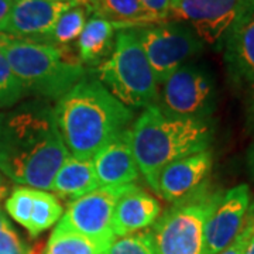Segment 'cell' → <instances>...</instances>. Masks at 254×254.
Here are the masks:
<instances>
[{"mask_svg": "<svg viewBox=\"0 0 254 254\" xmlns=\"http://www.w3.org/2000/svg\"><path fill=\"white\" fill-rule=\"evenodd\" d=\"M69 155L47 100L0 112V174L10 181L50 190Z\"/></svg>", "mask_w": 254, "mask_h": 254, "instance_id": "6da1fadb", "label": "cell"}, {"mask_svg": "<svg viewBox=\"0 0 254 254\" xmlns=\"http://www.w3.org/2000/svg\"><path fill=\"white\" fill-rule=\"evenodd\" d=\"M54 116L69 154L92 160L128 128L134 113L96 76H83L57 100Z\"/></svg>", "mask_w": 254, "mask_h": 254, "instance_id": "7a4b0ae2", "label": "cell"}, {"mask_svg": "<svg viewBox=\"0 0 254 254\" xmlns=\"http://www.w3.org/2000/svg\"><path fill=\"white\" fill-rule=\"evenodd\" d=\"M128 130L138 171L155 193L158 175L165 165L209 150L213 138L209 120L170 118L157 105L145 108Z\"/></svg>", "mask_w": 254, "mask_h": 254, "instance_id": "3957f363", "label": "cell"}, {"mask_svg": "<svg viewBox=\"0 0 254 254\" xmlns=\"http://www.w3.org/2000/svg\"><path fill=\"white\" fill-rule=\"evenodd\" d=\"M0 51L26 95L43 100H58L85 76L83 65L68 47L0 33Z\"/></svg>", "mask_w": 254, "mask_h": 254, "instance_id": "277c9868", "label": "cell"}, {"mask_svg": "<svg viewBox=\"0 0 254 254\" xmlns=\"http://www.w3.org/2000/svg\"><path fill=\"white\" fill-rule=\"evenodd\" d=\"M95 73L105 88L130 109H145L158 102V83L134 30L119 31L112 54Z\"/></svg>", "mask_w": 254, "mask_h": 254, "instance_id": "5b68a950", "label": "cell"}, {"mask_svg": "<svg viewBox=\"0 0 254 254\" xmlns=\"http://www.w3.org/2000/svg\"><path fill=\"white\" fill-rule=\"evenodd\" d=\"M222 193L205 184L158 218L151 229L155 254H205V225Z\"/></svg>", "mask_w": 254, "mask_h": 254, "instance_id": "8992f818", "label": "cell"}, {"mask_svg": "<svg viewBox=\"0 0 254 254\" xmlns=\"http://www.w3.org/2000/svg\"><path fill=\"white\" fill-rule=\"evenodd\" d=\"M215 99L212 75L198 65L184 64L163 83L158 108L170 118L209 120Z\"/></svg>", "mask_w": 254, "mask_h": 254, "instance_id": "52a82bcc", "label": "cell"}, {"mask_svg": "<svg viewBox=\"0 0 254 254\" xmlns=\"http://www.w3.org/2000/svg\"><path fill=\"white\" fill-rule=\"evenodd\" d=\"M137 37L154 72L158 85L190 58L202 53L205 44L188 26L180 23H161L150 27L137 28Z\"/></svg>", "mask_w": 254, "mask_h": 254, "instance_id": "ba28073f", "label": "cell"}, {"mask_svg": "<svg viewBox=\"0 0 254 254\" xmlns=\"http://www.w3.org/2000/svg\"><path fill=\"white\" fill-rule=\"evenodd\" d=\"M126 187L98 188L72 200L57 226L109 247L116 239L113 233L115 208Z\"/></svg>", "mask_w": 254, "mask_h": 254, "instance_id": "9c48e42d", "label": "cell"}, {"mask_svg": "<svg viewBox=\"0 0 254 254\" xmlns=\"http://www.w3.org/2000/svg\"><path fill=\"white\" fill-rule=\"evenodd\" d=\"M243 0H171L168 20L196 34L203 44L220 46L235 23Z\"/></svg>", "mask_w": 254, "mask_h": 254, "instance_id": "30bf717a", "label": "cell"}, {"mask_svg": "<svg viewBox=\"0 0 254 254\" xmlns=\"http://www.w3.org/2000/svg\"><path fill=\"white\" fill-rule=\"evenodd\" d=\"M250 206L249 185L242 184L222 193L205 225V254L222 253L240 233Z\"/></svg>", "mask_w": 254, "mask_h": 254, "instance_id": "8fae6325", "label": "cell"}, {"mask_svg": "<svg viewBox=\"0 0 254 254\" xmlns=\"http://www.w3.org/2000/svg\"><path fill=\"white\" fill-rule=\"evenodd\" d=\"M213 153L199 151L165 165L157 180V193L170 203L190 198L206 184L212 171Z\"/></svg>", "mask_w": 254, "mask_h": 254, "instance_id": "7c38bea8", "label": "cell"}, {"mask_svg": "<svg viewBox=\"0 0 254 254\" xmlns=\"http://www.w3.org/2000/svg\"><path fill=\"white\" fill-rule=\"evenodd\" d=\"M225 63L233 81L254 86V0H243L226 34Z\"/></svg>", "mask_w": 254, "mask_h": 254, "instance_id": "4fadbf2b", "label": "cell"}, {"mask_svg": "<svg viewBox=\"0 0 254 254\" xmlns=\"http://www.w3.org/2000/svg\"><path fill=\"white\" fill-rule=\"evenodd\" d=\"M72 7H75L72 3L50 0H14L4 33L17 38L46 43L58 18Z\"/></svg>", "mask_w": 254, "mask_h": 254, "instance_id": "5bb4252c", "label": "cell"}, {"mask_svg": "<svg viewBox=\"0 0 254 254\" xmlns=\"http://www.w3.org/2000/svg\"><path fill=\"white\" fill-rule=\"evenodd\" d=\"M99 188L126 187L138 178V167L127 128L92 158Z\"/></svg>", "mask_w": 254, "mask_h": 254, "instance_id": "9a60e30c", "label": "cell"}, {"mask_svg": "<svg viewBox=\"0 0 254 254\" xmlns=\"http://www.w3.org/2000/svg\"><path fill=\"white\" fill-rule=\"evenodd\" d=\"M161 206L150 193L134 184L127 185L119 196L113 215V233L123 237L154 225L160 218Z\"/></svg>", "mask_w": 254, "mask_h": 254, "instance_id": "2e32d148", "label": "cell"}, {"mask_svg": "<svg viewBox=\"0 0 254 254\" xmlns=\"http://www.w3.org/2000/svg\"><path fill=\"white\" fill-rule=\"evenodd\" d=\"M99 188L92 160L69 155L57 171L50 192L66 200H76Z\"/></svg>", "mask_w": 254, "mask_h": 254, "instance_id": "e0dca14e", "label": "cell"}, {"mask_svg": "<svg viewBox=\"0 0 254 254\" xmlns=\"http://www.w3.org/2000/svg\"><path fill=\"white\" fill-rule=\"evenodd\" d=\"M88 13L109 21L118 30H134L158 24L140 0H88Z\"/></svg>", "mask_w": 254, "mask_h": 254, "instance_id": "ac0fdd59", "label": "cell"}, {"mask_svg": "<svg viewBox=\"0 0 254 254\" xmlns=\"http://www.w3.org/2000/svg\"><path fill=\"white\" fill-rule=\"evenodd\" d=\"M115 47V28L109 21L93 16L78 38V58L82 65H100Z\"/></svg>", "mask_w": 254, "mask_h": 254, "instance_id": "d6986e66", "label": "cell"}, {"mask_svg": "<svg viewBox=\"0 0 254 254\" xmlns=\"http://www.w3.org/2000/svg\"><path fill=\"white\" fill-rule=\"evenodd\" d=\"M64 215L63 205L58 198L50 190H36L33 210L30 216V225L27 232L31 237L40 236L60 220Z\"/></svg>", "mask_w": 254, "mask_h": 254, "instance_id": "ffe728a7", "label": "cell"}, {"mask_svg": "<svg viewBox=\"0 0 254 254\" xmlns=\"http://www.w3.org/2000/svg\"><path fill=\"white\" fill-rule=\"evenodd\" d=\"M108 249L88 237L57 226L43 254H106Z\"/></svg>", "mask_w": 254, "mask_h": 254, "instance_id": "44dd1931", "label": "cell"}, {"mask_svg": "<svg viewBox=\"0 0 254 254\" xmlns=\"http://www.w3.org/2000/svg\"><path fill=\"white\" fill-rule=\"evenodd\" d=\"M88 10L82 6H75L68 11H65L58 18L53 33L47 38L46 43L58 47H68L76 38H79L82 30L86 24Z\"/></svg>", "mask_w": 254, "mask_h": 254, "instance_id": "7402d4cb", "label": "cell"}, {"mask_svg": "<svg viewBox=\"0 0 254 254\" xmlns=\"http://www.w3.org/2000/svg\"><path fill=\"white\" fill-rule=\"evenodd\" d=\"M34 192L36 188L30 187H17L11 190L10 196L6 199V210L11 219H14L18 225L28 229L30 225V216L33 210V202H34Z\"/></svg>", "mask_w": 254, "mask_h": 254, "instance_id": "603a6c76", "label": "cell"}, {"mask_svg": "<svg viewBox=\"0 0 254 254\" xmlns=\"http://www.w3.org/2000/svg\"><path fill=\"white\" fill-rule=\"evenodd\" d=\"M106 254H155L151 230L136 232L113 240Z\"/></svg>", "mask_w": 254, "mask_h": 254, "instance_id": "cb8c5ba5", "label": "cell"}, {"mask_svg": "<svg viewBox=\"0 0 254 254\" xmlns=\"http://www.w3.org/2000/svg\"><path fill=\"white\" fill-rule=\"evenodd\" d=\"M24 95L23 85L11 71L4 54L0 51V109L11 108Z\"/></svg>", "mask_w": 254, "mask_h": 254, "instance_id": "d4e9b609", "label": "cell"}, {"mask_svg": "<svg viewBox=\"0 0 254 254\" xmlns=\"http://www.w3.org/2000/svg\"><path fill=\"white\" fill-rule=\"evenodd\" d=\"M254 233V208L253 203H250L247 215L245 219V225L242 227L240 233L237 235L236 239L227 246L226 249L219 254H245L246 246L249 243L250 237L253 236Z\"/></svg>", "mask_w": 254, "mask_h": 254, "instance_id": "484cf974", "label": "cell"}, {"mask_svg": "<svg viewBox=\"0 0 254 254\" xmlns=\"http://www.w3.org/2000/svg\"><path fill=\"white\" fill-rule=\"evenodd\" d=\"M26 250H28L27 246L21 242V239L18 237L11 225H9L0 235V254L20 253V252H26Z\"/></svg>", "mask_w": 254, "mask_h": 254, "instance_id": "4316f807", "label": "cell"}, {"mask_svg": "<svg viewBox=\"0 0 254 254\" xmlns=\"http://www.w3.org/2000/svg\"><path fill=\"white\" fill-rule=\"evenodd\" d=\"M140 3L155 18L158 24L168 21L171 0H140Z\"/></svg>", "mask_w": 254, "mask_h": 254, "instance_id": "83f0119b", "label": "cell"}, {"mask_svg": "<svg viewBox=\"0 0 254 254\" xmlns=\"http://www.w3.org/2000/svg\"><path fill=\"white\" fill-rule=\"evenodd\" d=\"M13 4H14V0H0V33L4 31V28L9 23Z\"/></svg>", "mask_w": 254, "mask_h": 254, "instance_id": "f1b7e54d", "label": "cell"}, {"mask_svg": "<svg viewBox=\"0 0 254 254\" xmlns=\"http://www.w3.org/2000/svg\"><path fill=\"white\" fill-rule=\"evenodd\" d=\"M247 123H249V127L253 130L254 133V92L250 96L249 106H247Z\"/></svg>", "mask_w": 254, "mask_h": 254, "instance_id": "f546056e", "label": "cell"}, {"mask_svg": "<svg viewBox=\"0 0 254 254\" xmlns=\"http://www.w3.org/2000/svg\"><path fill=\"white\" fill-rule=\"evenodd\" d=\"M247 164H249L250 174L253 175V178H254V141H253V144L250 145L249 153H247Z\"/></svg>", "mask_w": 254, "mask_h": 254, "instance_id": "4dcf8cb0", "label": "cell"}, {"mask_svg": "<svg viewBox=\"0 0 254 254\" xmlns=\"http://www.w3.org/2000/svg\"><path fill=\"white\" fill-rule=\"evenodd\" d=\"M10 225V222H9V219L6 218V215H4V212L0 209V235L3 233V230L6 229V227L9 226Z\"/></svg>", "mask_w": 254, "mask_h": 254, "instance_id": "1f68e13d", "label": "cell"}, {"mask_svg": "<svg viewBox=\"0 0 254 254\" xmlns=\"http://www.w3.org/2000/svg\"><path fill=\"white\" fill-rule=\"evenodd\" d=\"M50 1H60V3H72L75 6H85L88 4L86 0H50Z\"/></svg>", "mask_w": 254, "mask_h": 254, "instance_id": "d6a6232c", "label": "cell"}, {"mask_svg": "<svg viewBox=\"0 0 254 254\" xmlns=\"http://www.w3.org/2000/svg\"><path fill=\"white\" fill-rule=\"evenodd\" d=\"M6 192H7V185H6V181H4V177L0 174V199L4 198Z\"/></svg>", "mask_w": 254, "mask_h": 254, "instance_id": "836d02e7", "label": "cell"}, {"mask_svg": "<svg viewBox=\"0 0 254 254\" xmlns=\"http://www.w3.org/2000/svg\"><path fill=\"white\" fill-rule=\"evenodd\" d=\"M245 254H254V233H253V236L250 237V240H249L247 246H246Z\"/></svg>", "mask_w": 254, "mask_h": 254, "instance_id": "e575fe53", "label": "cell"}, {"mask_svg": "<svg viewBox=\"0 0 254 254\" xmlns=\"http://www.w3.org/2000/svg\"><path fill=\"white\" fill-rule=\"evenodd\" d=\"M31 250H26V252H20V253H4V254H30Z\"/></svg>", "mask_w": 254, "mask_h": 254, "instance_id": "d590c367", "label": "cell"}, {"mask_svg": "<svg viewBox=\"0 0 254 254\" xmlns=\"http://www.w3.org/2000/svg\"><path fill=\"white\" fill-rule=\"evenodd\" d=\"M253 208H254V202H253Z\"/></svg>", "mask_w": 254, "mask_h": 254, "instance_id": "8d00e7d4", "label": "cell"}, {"mask_svg": "<svg viewBox=\"0 0 254 254\" xmlns=\"http://www.w3.org/2000/svg\"><path fill=\"white\" fill-rule=\"evenodd\" d=\"M86 1H88V0H86Z\"/></svg>", "mask_w": 254, "mask_h": 254, "instance_id": "74e56055", "label": "cell"}]
</instances>
